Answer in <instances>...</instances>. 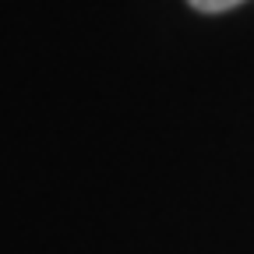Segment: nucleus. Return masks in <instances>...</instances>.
<instances>
[{
	"label": "nucleus",
	"mask_w": 254,
	"mask_h": 254,
	"mask_svg": "<svg viewBox=\"0 0 254 254\" xmlns=\"http://www.w3.org/2000/svg\"><path fill=\"white\" fill-rule=\"evenodd\" d=\"M194 11H205V14H219V11H230L237 4H244V0H187Z\"/></svg>",
	"instance_id": "nucleus-1"
}]
</instances>
